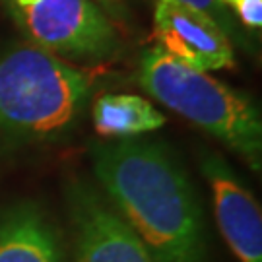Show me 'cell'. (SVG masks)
<instances>
[{
  "label": "cell",
  "instance_id": "obj_9",
  "mask_svg": "<svg viewBox=\"0 0 262 262\" xmlns=\"http://www.w3.org/2000/svg\"><path fill=\"white\" fill-rule=\"evenodd\" d=\"M92 119L97 134L115 140L154 132L165 124V117L159 109L148 99L132 94H107L97 97Z\"/></svg>",
  "mask_w": 262,
  "mask_h": 262
},
{
  "label": "cell",
  "instance_id": "obj_11",
  "mask_svg": "<svg viewBox=\"0 0 262 262\" xmlns=\"http://www.w3.org/2000/svg\"><path fill=\"white\" fill-rule=\"evenodd\" d=\"M229 12H233L245 28L260 31L262 28V0H224Z\"/></svg>",
  "mask_w": 262,
  "mask_h": 262
},
{
  "label": "cell",
  "instance_id": "obj_7",
  "mask_svg": "<svg viewBox=\"0 0 262 262\" xmlns=\"http://www.w3.org/2000/svg\"><path fill=\"white\" fill-rule=\"evenodd\" d=\"M200 169L212 188L215 222L231 253L239 262H262V215L251 190L214 151L202 156Z\"/></svg>",
  "mask_w": 262,
  "mask_h": 262
},
{
  "label": "cell",
  "instance_id": "obj_4",
  "mask_svg": "<svg viewBox=\"0 0 262 262\" xmlns=\"http://www.w3.org/2000/svg\"><path fill=\"white\" fill-rule=\"evenodd\" d=\"M29 45L70 60H107L121 51L113 19L95 0H0Z\"/></svg>",
  "mask_w": 262,
  "mask_h": 262
},
{
  "label": "cell",
  "instance_id": "obj_6",
  "mask_svg": "<svg viewBox=\"0 0 262 262\" xmlns=\"http://www.w3.org/2000/svg\"><path fill=\"white\" fill-rule=\"evenodd\" d=\"M154 39L179 62L202 72L231 68V39L208 14L179 0H156Z\"/></svg>",
  "mask_w": 262,
  "mask_h": 262
},
{
  "label": "cell",
  "instance_id": "obj_2",
  "mask_svg": "<svg viewBox=\"0 0 262 262\" xmlns=\"http://www.w3.org/2000/svg\"><path fill=\"white\" fill-rule=\"evenodd\" d=\"M88 72L29 43L0 53V132L55 140L74 126L92 95Z\"/></svg>",
  "mask_w": 262,
  "mask_h": 262
},
{
  "label": "cell",
  "instance_id": "obj_8",
  "mask_svg": "<svg viewBox=\"0 0 262 262\" xmlns=\"http://www.w3.org/2000/svg\"><path fill=\"white\" fill-rule=\"evenodd\" d=\"M0 262H66L62 235L39 204L0 210Z\"/></svg>",
  "mask_w": 262,
  "mask_h": 262
},
{
  "label": "cell",
  "instance_id": "obj_3",
  "mask_svg": "<svg viewBox=\"0 0 262 262\" xmlns=\"http://www.w3.org/2000/svg\"><path fill=\"white\" fill-rule=\"evenodd\" d=\"M140 85L159 103L196 124L260 171L262 117L251 97L196 68L179 62L163 49L142 55Z\"/></svg>",
  "mask_w": 262,
  "mask_h": 262
},
{
  "label": "cell",
  "instance_id": "obj_10",
  "mask_svg": "<svg viewBox=\"0 0 262 262\" xmlns=\"http://www.w3.org/2000/svg\"><path fill=\"white\" fill-rule=\"evenodd\" d=\"M179 2L208 14L210 18L217 21V26L227 33V37H233L235 35L233 19H231V14H229L227 6L224 4V0H179Z\"/></svg>",
  "mask_w": 262,
  "mask_h": 262
},
{
  "label": "cell",
  "instance_id": "obj_12",
  "mask_svg": "<svg viewBox=\"0 0 262 262\" xmlns=\"http://www.w3.org/2000/svg\"><path fill=\"white\" fill-rule=\"evenodd\" d=\"M111 19H122L126 16V0H95Z\"/></svg>",
  "mask_w": 262,
  "mask_h": 262
},
{
  "label": "cell",
  "instance_id": "obj_1",
  "mask_svg": "<svg viewBox=\"0 0 262 262\" xmlns=\"http://www.w3.org/2000/svg\"><path fill=\"white\" fill-rule=\"evenodd\" d=\"M105 200L156 262H208L204 214L185 169L161 144L115 140L92 144Z\"/></svg>",
  "mask_w": 262,
  "mask_h": 262
},
{
  "label": "cell",
  "instance_id": "obj_5",
  "mask_svg": "<svg viewBox=\"0 0 262 262\" xmlns=\"http://www.w3.org/2000/svg\"><path fill=\"white\" fill-rule=\"evenodd\" d=\"M74 262H156L113 206L88 183L66 192Z\"/></svg>",
  "mask_w": 262,
  "mask_h": 262
}]
</instances>
